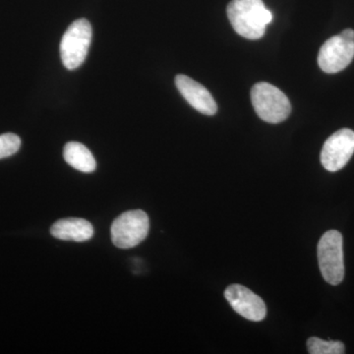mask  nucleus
Here are the masks:
<instances>
[{"label": "nucleus", "mask_w": 354, "mask_h": 354, "mask_svg": "<svg viewBox=\"0 0 354 354\" xmlns=\"http://www.w3.org/2000/svg\"><path fill=\"white\" fill-rule=\"evenodd\" d=\"M227 16L234 31L248 39L262 38L272 20L263 0H232L227 6Z\"/></svg>", "instance_id": "obj_1"}, {"label": "nucleus", "mask_w": 354, "mask_h": 354, "mask_svg": "<svg viewBox=\"0 0 354 354\" xmlns=\"http://www.w3.org/2000/svg\"><path fill=\"white\" fill-rule=\"evenodd\" d=\"M251 102L256 113L266 122L276 124L283 122L290 116V100L279 88L271 84H255L251 90Z\"/></svg>", "instance_id": "obj_2"}, {"label": "nucleus", "mask_w": 354, "mask_h": 354, "mask_svg": "<svg viewBox=\"0 0 354 354\" xmlns=\"http://www.w3.org/2000/svg\"><path fill=\"white\" fill-rule=\"evenodd\" d=\"M92 36V26L84 18L74 21L69 26L60 44V55L65 68L74 70L83 64L87 57Z\"/></svg>", "instance_id": "obj_3"}, {"label": "nucleus", "mask_w": 354, "mask_h": 354, "mask_svg": "<svg viewBox=\"0 0 354 354\" xmlns=\"http://www.w3.org/2000/svg\"><path fill=\"white\" fill-rule=\"evenodd\" d=\"M150 230V221L145 212L134 209L121 214L111 225V241L121 249H129L145 241Z\"/></svg>", "instance_id": "obj_4"}, {"label": "nucleus", "mask_w": 354, "mask_h": 354, "mask_svg": "<svg viewBox=\"0 0 354 354\" xmlns=\"http://www.w3.org/2000/svg\"><path fill=\"white\" fill-rule=\"evenodd\" d=\"M318 261L324 279L332 286H337L344 278L342 235L337 230H329L318 243Z\"/></svg>", "instance_id": "obj_5"}, {"label": "nucleus", "mask_w": 354, "mask_h": 354, "mask_svg": "<svg viewBox=\"0 0 354 354\" xmlns=\"http://www.w3.org/2000/svg\"><path fill=\"white\" fill-rule=\"evenodd\" d=\"M354 153V131L348 128L339 130L327 139L321 152V164L327 171L344 169Z\"/></svg>", "instance_id": "obj_6"}, {"label": "nucleus", "mask_w": 354, "mask_h": 354, "mask_svg": "<svg viewBox=\"0 0 354 354\" xmlns=\"http://www.w3.org/2000/svg\"><path fill=\"white\" fill-rule=\"evenodd\" d=\"M354 57V41L341 35L325 41L319 51L318 64L326 73H337L351 64Z\"/></svg>", "instance_id": "obj_7"}, {"label": "nucleus", "mask_w": 354, "mask_h": 354, "mask_svg": "<svg viewBox=\"0 0 354 354\" xmlns=\"http://www.w3.org/2000/svg\"><path fill=\"white\" fill-rule=\"evenodd\" d=\"M225 297L232 309L247 320L259 322L267 315L264 300L246 286H230L225 291Z\"/></svg>", "instance_id": "obj_8"}, {"label": "nucleus", "mask_w": 354, "mask_h": 354, "mask_svg": "<svg viewBox=\"0 0 354 354\" xmlns=\"http://www.w3.org/2000/svg\"><path fill=\"white\" fill-rule=\"evenodd\" d=\"M176 85L184 99L199 113L214 115L218 111V106L213 95L197 81L179 74L176 77Z\"/></svg>", "instance_id": "obj_9"}, {"label": "nucleus", "mask_w": 354, "mask_h": 354, "mask_svg": "<svg viewBox=\"0 0 354 354\" xmlns=\"http://www.w3.org/2000/svg\"><path fill=\"white\" fill-rule=\"evenodd\" d=\"M50 234L60 241L83 242L92 239L94 227L84 218H64L53 223Z\"/></svg>", "instance_id": "obj_10"}, {"label": "nucleus", "mask_w": 354, "mask_h": 354, "mask_svg": "<svg viewBox=\"0 0 354 354\" xmlns=\"http://www.w3.org/2000/svg\"><path fill=\"white\" fill-rule=\"evenodd\" d=\"M65 162L77 171L91 174L95 171L97 162L87 147L78 142H69L64 147Z\"/></svg>", "instance_id": "obj_11"}, {"label": "nucleus", "mask_w": 354, "mask_h": 354, "mask_svg": "<svg viewBox=\"0 0 354 354\" xmlns=\"http://www.w3.org/2000/svg\"><path fill=\"white\" fill-rule=\"evenodd\" d=\"M310 354H344L346 346L339 341H324L319 337H310L307 341Z\"/></svg>", "instance_id": "obj_12"}, {"label": "nucleus", "mask_w": 354, "mask_h": 354, "mask_svg": "<svg viewBox=\"0 0 354 354\" xmlns=\"http://www.w3.org/2000/svg\"><path fill=\"white\" fill-rule=\"evenodd\" d=\"M21 139L13 133L0 135V160L10 157L19 151Z\"/></svg>", "instance_id": "obj_13"}, {"label": "nucleus", "mask_w": 354, "mask_h": 354, "mask_svg": "<svg viewBox=\"0 0 354 354\" xmlns=\"http://www.w3.org/2000/svg\"><path fill=\"white\" fill-rule=\"evenodd\" d=\"M341 36L342 38L346 39H351V41H354V31L351 29H346L344 30V31L342 32Z\"/></svg>", "instance_id": "obj_14"}]
</instances>
